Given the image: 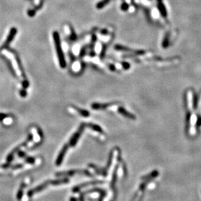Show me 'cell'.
Masks as SVG:
<instances>
[{"label": "cell", "mask_w": 201, "mask_h": 201, "mask_svg": "<svg viewBox=\"0 0 201 201\" xmlns=\"http://www.w3.org/2000/svg\"><path fill=\"white\" fill-rule=\"evenodd\" d=\"M53 40H54V42H55L56 50H57L58 59H59V61L61 67L65 68L66 66V63L65 61L64 55H63V53L62 52V48L60 44L59 34H58L57 32L53 33Z\"/></svg>", "instance_id": "6da1fadb"}, {"label": "cell", "mask_w": 201, "mask_h": 201, "mask_svg": "<svg viewBox=\"0 0 201 201\" xmlns=\"http://www.w3.org/2000/svg\"><path fill=\"white\" fill-rule=\"evenodd\" d=\"M84 126H85V125H84V124H83V125H81V127L80 128V129H79L78 132H76V133L74 135V136L72 137V138L71 139L70 141V143H69L70 146H74L75 145V144L76 143V142H77L78 138L80 136V134L81 133V132L83 131V129L84 128Z\"/></svg>", "instance_id": "7a4b0ae2"}, {"label": "cell", "mask_w": 201, "mask_h": 201, "mask_svg": "<svg viewBox=\"0 0 201 201\" xmlns=\"http://www.w3.org/2000/svg\"><path fill=\"white\" fill-rule=\"evenodd\" d=\"M118 110L119 113H120L121 114H123V115H124L125 117H127L130 119H133V120H134V119H136V117H135L134 114H132V113H129V112L127 111L125 109H124L123 108H119Z\"/></svg>", "instance_id": "3957f363"}, {"label": "cell", "mask_w": 201, "mask_h": 201, "mask_svg": "<svg viewBox=\"0 0 201 201\" xmlns=\"http://www.w3.org/2000/svg\"><path fill=\"white\" fill-rule=\"evenodd\" d=\"M113 106V104H95L92 105V108L95 109H107L109 107Z\"/></svg>", "instance_id": "277c9868"}, {"label": "cell", "mask_w": 201, "mask_h": 201, "mask_svg": "<svg viewBox=\"0 0 201 201\" xmlns=\"http://www.w3.org/2000/svg\"><path fill=\"white\" fill-rule=\"evenodd\" d=\"M16 29H12L11 30V33H10L9 35V36L8 37V39H7V41L5 42V46H6L7 44H9V42H11V40H12V39H13L14 37V35H15V33H16Z\"/></svg>", "instance_id": "5b68a950"}, {"label": "cell", "mask_w": 201, "mask_h": 201, "mask_svg": "<svg viewBox=\"0 0 201 201\" xmlns=\"http://www.w3.org/2000/svg\"><path fill=\"white\" fill-rule=\"evenodd\" d=\"M157 175H158V172L156 171V170H155V171L152 172L151 174L148 175L147 176H145L144 178H142V180H149V179H153V178L156 177Z\"/></svg>", "instance_id": "8992f818"}, {"label": "cell", "mask_w": 201, "mask_h": 201, "mask_svg": "<svg viewBox=\"0 0 201 201\" xmlns=\"http://www.w3.org/2000/svg\"><path fill=\"white\" fill-rule=\"evenodd\" d=\"M111 0H102V1H100V3L97 5V8H98V9L102 8V7L105 6L108 3H109V2Z\"/></svg>", "instance_id": "52a82bcc"}, {"label": "cell", "mask_w": 201, "mask_h": 201, "mask_svg": "<svg viewBox=\"0 0 201 201\" xmlns=\"http://www.w3.org/2000/svg\"><path fill=\"white\" fill-rule=\"evenodd\" d=\"M89 126L91 127V128L93 129L94 130H95L96 132H102V128H100V126H98L97 125H95V124H89Z\"/></svg>", "instance_id": "ba28073f"}, {"label": "cell", "mask_w": 201, "mask_h": 201, "mask_svg": "<svg viewBox=\"0 0 201 201\" xmlns=\"http://www.w3.org/2000/svg\"><path fill=\"white\" fill-rule=\"evenodd\" d=\"M159 9H161V12L163 14V15H164V16H166V11H165V9H164V5H163L162 3L159 2Z\"/></svg>", "instance_id": "9c48e42d"}]
</instances>
